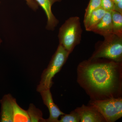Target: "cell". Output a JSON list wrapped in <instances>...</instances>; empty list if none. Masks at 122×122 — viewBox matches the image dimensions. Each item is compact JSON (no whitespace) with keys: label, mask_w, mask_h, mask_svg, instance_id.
I'll return each mask as SVG.
<instances>
[{"label":"cell","mask_w":122,"mask_h":122,"mask_svg":"<svg viewBox=\"0 0 122 122\" xmlns=\"http://www.w3.org/2000/svg\"><path fill=\"white\" fill-rule=\"evenodd\" d=\"M61 119L58 122H80L81 118L75 110L69 114H65L60 116Z\"/></svg>","instance_id":"obj_16"},{"label":"cell","mask_w":122,"mask_h":122,"mask_svg":"<svg viewBox=\"0 0 122 122\" xmlns=\"http://www.w3.org/2000/svg\"><path fill=\"white\" fill-rule=\"evenodd\" d=\"M44 10L47 17L46 28L49 30H53L59 23V21L53 14L52 7L55 2L61 0H35Z\"/></svg>","instance_id":"obj_8"},{"label":"cell","mask_w":122,"mask_h":122,"mask_svg":"<svg viewBox=\"0 0 122 122\" xmlns=\"http://www.w3.org/2000/svg\"><path fill=\"white\" fill-rule=\"evenodd\" d=\"M107 11L102 7L97 9L92 13L87 24L85 25V29L87 31H91L94 26L102 19Z\"/></svg>","instance_id":"obj_12"},{"label":"cell","mask_w":122,"mask_h":122,"mask_svg":"<svg viewBox=\"0 0 122 122\" xmlns=\"http://www.w3.org/2000/svg\"><path fill=\"white\" fill-rule=\"evenodd\" d=\"M101 7L106 11L114 10V5L112 0H101Z\"/></svg>","instance_id":"obj_17"},{"label":"cell","mask_w":122,"mask_h":122,"mask_svg":"<svg viewBox=\"0 0 122 122\" xmlns=\"http://www.w3.org/2000/svg\"><path fill=\"white\" fill-rule=\"evenodd\" d=\"M0 43H1V41H0Z\"/></svg>","instance_id":"obj_20"},{"label":"cell","mask_w":122,"mask_h":122,"mask_svg":"<svg viewBox=\"0 0 122 122\" xmlns=\"http://www.w3.org/2000/svg\"><path fill=\"white\" fill-rule=\"evenodd\" d=\"M82 32L80 18H69L59 29V44L70 54L76 46L81 43Z\"/></svg>","instance_id":"obj_2"},{"label":"cell","mask_w":122,"mask_h":122,"mask_svg":"<svg viewBox=\"0 0 122 122\" xmlns=\"http://www.w3.org/2000/svg\"><path fill=\"white\" fill-rule=\"evenodd\" d=\"M28 5L34 10H36L38 8V5L35 0H25Z\"/></svg>","instance_id":"obj_19"},{"label":"cell","mask_w":122,"mask_h":122,"mask_svg":"<svg viewBox=\"0 0 122 122\" xmlns=\"http://www.w3.org/2000/svg\"><path fill=\"white\" fill-rule=\"evenodd\" d=\"M92 105L102 115L106 122H114L122 116V97L104 100H90Z\"/></svg>","instance_id":"obj_5"},{"label":"cell","mask_w":122,"mask_h":122,"mask_svg":"<svg viewBox=\"0 0 122 122\" xmlns=\"http://www.w3.org/2000/svg\"><path fill=\"white\" fill-rule=\"evenodd\" d=\"M13 122H29L30 118L27 111L21 108L16 102L15 99H13Z\"/></svg>","instance_id":"obj_11"},{"label":"cell","mask_w":122,"mask_h":122,"mask_svg":"<svg viewBox=\"0 0 122 122\" xmlns=\"http://www.w3.org/2000/svg\"><path fill=\"white\" fill-rule=\"evenodd\" d=\"M113 33L122 37V14L117 11H111Z\"/></svg>","instance_id":"obj_13"},{"label":"cell","mask_w":122,"mask_h":122,"mask_svg":"<svg viewBox=\"0 0 122 122\" xmlns=\"http://www.w3.org/2000/svg\"><path fill=\"white\" fill-rule=\"evenodd\" d=\"M74 110L79 115L81 122H106L100 112L92 105L83 104Z\"/></svg>","instance_id":"obj_6"},{"label":"cell","mask_w":122,"mask_h":122,"mask_svg":"<svg viewBox=\"0 0 122 122\" xmlns=\"http://www.w3.org/2000/svg\"><path fill=\"white\" fill-rule=\"evenodd\" d=\"M14 98L10 94L5 95L0 100L1 104L0 122H13Z\"/></svg>","instance_id":"obj_9"},{"label":"cell","mask_w":122,"mask_h":122,"mask_svg":"<svg viewBox=\"0 0 122 122\" xmlns=\"http://www.w3.org/2000/svg\"><path fill=\"white\" fill-rule=\"evenodd\" d=\"M44 104L47 107L49 111V117L46 119V122H58L59 118L65 114L54 102L50 89L40 92Z\"/></svg>","instance_id":"obj_7"},{"label":"cell","mask_w":122,"mask_h":122,"mask_svg":"<svg viewBox=\"0 0 122 122\" xmlns=\"http://www.w3.org/2000/svg\"><path fill=\"white\" fill-rule=\"evenodd\" d=\"M101 7V0H90L87 7L85 10L83 23L84 26L87 24L92 13Z\"/></svg>","instance_id":"obj_15"},{"label":"cell","mask_w":122,"mask_h":122,"mask_svg":"<svg viewBox=\"0 0 122 122\" xmlns=\"http://www.w3.org/2000/svg\"><path fill=\"white\" fill-rule=\"evenodd\" d=\"M102 41L96 43L90 59L105 58L122 62V37L113 33L104 37Z\"/></svg>","instance_id":"obj_3"},{"label":"cell","mask_w":122,"mask_h":122,"mask_svg":"<svg viewBox=\"0 0 122 122\" xmlns=\"http://www.w3.org/2000/svg\"><path fill=\"white\" fill-rule=\"evenodd\" d=\"M31 122H46V119L42 117V113L33 104H30L27 111Z\"/></svg>","instance_id":"obj_14"},{"label":"cell","mask_w":122,"mask_h":122,"mask_svg":"<svg viewBox=\"0 0 122 122\" xmlns=\"http://www.w3.org/2000/svg\"><path fill=\"white\" fill-rule=\"evenodd\" d=\"M77 73V83L90 100L122 97V62L89 58L79 64Z\"/></svg>","instance_id":"obj_1"},{"label":"cell","mask_w":122,"mask_h":122,"mask_svg":"<svg viewBox=\"0 0 122 122\" xmlns=\"http://www.w3.org/2000/svg\"><path fill=\"white\" fill-rule=\"evenodd\" d=\"M91 32L103 37L113 33L111 11H107L101 20L92 29Z\"/></svg>","instance_id":"obj_10"},{"label":"cell","mask_w":122,"mask_h":122,"mask_svg":"<svg viewBox=\"0 0 122 122\" xmlns=\"http://www.w3.org/2000/svg\"><path fill=\"white\" fill-rule=\"evenodd\" d=\"M114 5V10L122 14V0H112Z\"/></svg>","instance_id":"obj_18"},{"label":"cell","mask_w":122,"mask_h":122,"mask_svg":"<svg viewBox=\"0 0 122 122\" xmlns=\"http://www.w3.org/2000/svg\"><path fill=\"white\" fill-rule=\"evenodd\" d=\"M70 54L59 44L47 68L44 70L36 91L41 92L51 89L53 85V78L58 73L67 61Z\"/></svg>","instance_id":"obj_4"}]
</instances>
